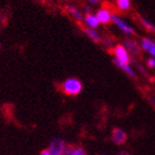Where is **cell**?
Here are the masks:
<instances>
[{
  "label": "cell",
  "mask_w": 155,
  "mask_h": 155,
  "mask_svg": "<svg viewBox=\"0 0 155 155\" xmlns=\"http://www.w3.org/2000/svg\"><path fill=\"white\" fill-rule=\"evenodd\" d=\"M60 89L65 95L77 97V95H79L81 93V91L83 89V84H82L80 79L72 77L65 79L60 85Z\"/></svg>",
  "instance_id": "cell-1"
},
{
  "label": "cell",
  "mask_w": 155,
  "mask_h": 155,
  "mask_svg": "<svg viewBox=\"0 0 155 155\" xmlns=\"http://www.w3.org/2000/svg\"><path fill=\"white\" fill-rule=\"evenodd\" d=\"M111 52L114 57V60H116V61H120L122 63H127V64H130L132 61V57L129 53V51L126 50L124 45L116 43V45H113V48L111 49Z\"/></svg>",
  "instance_id": "cell-2"
},
{
  "label": "cell",
  "mask_w": 155,
  "mask_h": 155,
  "mask_svg": "<svg viewBox=\"0 0 155 155\" xmlns=\"http://www.w3.org/2000/svg\"><path fill=\"white\" fill-rule=\"evenodd\" d=\"M112 23H113L114 26H115L116 28H117V29L123 33V35H125V36L133 37L134 35H135V30H134V28H133L131 25H129V23L126 22L122 17L119 16L117 13H114L113 15Z\"/></svg>",
  "instance_id": "cell-3"
},
{
  "label": "cell",
  "mask_w": 155,
  "mask_h": 155,
  "mask_svg": "<svg viewBox=\"0 0 155 155\" xmlns=\"http://www.w3.org/2000/svg\"><path fill=\"white\" fill-rule=\"evenodd\" d=\"M114 13L115 12L112 10L111 7L102 6L101 8H99V9L97 10L95 16H97L100 25H104V26H107V25L112 23V18H113Z\"/></svg>",
  "instance_id": "cell-4"
},
{
  "label": "cell",
  "mask_w": 155,
  "mask_h": 155,
  "mask_svg": "<svg viewBox=\"0 0 155 155\" xmlns=\"http://www.w3.org/2000/svg\"><path fill=\"white\" fill-rule=\"evenodd\" d=\"M68 147V144L60 137H54L49 143L48 150L54 155H63L65 150Z\"/></svg>",
  "instance_id": "cell-5"
},
{
  "label": "cell",
  "mask_w": 155,
  "mask_h": 155,
  "mask_svg": "<svg viewBox=\"0 0 155 155\" xmlns=\"http://www.w3.org/2000/svg\"><path fill=\"white\" fill-rule=\"evenodd\" d=\"M124 47L126 48V50L129 51V53L131 54V57H141V52H142V49H141V45L136 40L131 38H126L124 40Z\"/></svg>",
  "instance_id": "cell-6"
},
{
  "label": "cell",
  "mask_w": 155,
  "mask_h": 155,
  "mask_svg": "<svg viewBox=\"0 0 155 155\" xmlns=\"http://www.w3.org/2000/svg\"><path fill=\"white\" fill-rule=\"evenodd\" d=\"M111 140L115 145H123L127 141V134L121 127H114L111 132Z\"/></svg>",
  "instance_id": "cell-7"
},
{
  "label": "cell",
  "mask_w": 155,
  "mask_h": 155,
  "mask_svg": "<svg viewBox=\"0 0 155 155\" xmlns=\"http://www.w3.org/2000/svg\"><path fill=\"white\" fill-rule=\"evenodd\" d=\"M83 25H84V28H91V29H97L101 26L94 12L84 15Z\"/></svg>",
  "instance_id": "cell-8"
},
{
  "label": "cell",
  "mask_w": 155,
  "mask_h": 155,
  "mask_svg": "<svg viewBox=\"0 0 155 155\" xmlns=\"http://www.w3.org/2000/svg\"><path fill=\"white\" fill-rule=\"evenodd\" d=\"M65 8H67V11H68L69 16L71 17V18H73L75 21L83 22V18H84L83 11H81L78 7L73 6V5H67Z\"/></svg>",
  "instance_id": "cell-9"
},
{
  "label": "cell",
  "mask_w": 155,
  "mask_h": 155,
  "mask_svg": "<svg viewBox=\"0 0 155 155\" xmlns=\"http://www.w3.org/2000/svg\"><path fill=\"white\" fill-rule=\"evenodd\" d=\"M83 31H84V33H85V36L90 39V40H92L93 42H95V43H100V42H102V40H103V38L101 36V33L97 31V29L84 28Z\"/></svg>",
  "instance_id": "cell-10"
},
{
  "label": "cell",
  "mask_w": 155,
  "mask_h": 155,
  "mask_svg": "<svg viewBox=\"0 0 155 155\" xmlns=\"http://www.w3.org/2000/svg\"><path fill=\"white\" fill-rule=\"evenodd\" d=\"M113 62H114V64H115L119 69H121L126 75H129V77H131V78H135V72H134V69L131 67V64L122 63V62L116 61V60H114V59H113Z\"/></svg>",
  "instance_id": "cell-11"
},
{
  "label": "cell",
  "mask_w": 155,
  "mask_h": 155,
  "mask_svg": "<svg viewBox=\"0 0 155 155\" xmlns=\"http://www.w3.org/2000/svg\"><path fill=\"white\" fill-rule=\"evenodd\" d=\"M63 155H87L85 150L78 145H68Z\"/></svg>",
  "instance_id": "cell-12"
},
{
  "label": "cell",
  "mask_w": 155,
  "mask_h": 155,
  "mask_svg": "<svg viewBox=\"0 0 155 155\" xmlns=\"http://www.w3.org/2000/svg\"><path fill=\"white\" fill-rule=\"evenodd\" d=\"M139 22H140V25H141V26L146 30V31L155 33V25L154 23H152L151 21H149L147 19L143 18V17H139Z\"/></svg>",
  "instance_id": "cell-13"
},
{
  "label": "cell",
  "mask_w": 155,
  "mask_h": 155,
  "mask_svg": "<svg viewBox=\"0 0 155 155\" xmlns=\"http://www.w3.org/2000/svg\"><path fill=\"white\" fill-rule=\"evenodd\" d=\"M153 45H154V41H153L152 39H150L149 37H143L141 39V41H140V45H141V49H142L143 51L150 52Z\"/></svg>",
  "instance_id": "cell-14"
},
{
  "label": "cell",
  "mask_w": 155,
  "mask_h": 155,
  "mask_svg": "<svg viewBox=\"0 0 155 155\" xmlns=\"http://www.w3.org/2000/svg\"><path fill=\"white\" fill-rule=\"evenodd\" d=\"M116 9L119 11H127L131 9V0H115Z\"/></svg>",
  "instance_id": "cell-15"
},
{
  "label": "cell",
  "mask_w": 155,
  "mask_h": 155,
  "mask_svg": "<svg viewBox=\"0 0 155 155\" xmlns=\"http://www.w3.org/2000/svg\"><path fill=\"white\" fill-rule=\"evenodd\" d=\"M146 65L149 67L150 69H154L155 68V58H149L147 61H146Z\"/></svg>",
  "instance_id": "cell-16"
},
{
  "label": "cell",
  "mask_w": 155,
  "mask_h": 155,
  "mask_svg": "<svg viewBox=\"0 0 155 155\" xmlns=\"http://www.w3.org/2000/svg\"><path fill=\"white\" fill-rule=\"evenodd\" d=\"M87 2L90 6H99L101 2V0H87Z\"/></svg>",
  "instance_id": "cell-17"
},
{
  "label": "cell",
  "mask_w": 155,
  "mask_h": 155,
  "mask_svg": "<svg viewBox=\"0 0 155 155\" xmlns=\"http://www.w3.org/2000/svg\"><path fill=\"white\" fill-rule=\"evenodd\" d=\"M83 12H84V15H87V13H92V9H91V7H85L83 9Z\"/></svg>",
  "instance_id": "cell-18"
},
{
  "label": "cell",
  "mask_w": 155,
  "mask_h": 155,
  "mask_svg": "<svg viewBox=\"0 0 155 155\" xmlns=\"http://www.w3.org/2000/svg\"><path fill=\"white\" fill-rule=\"evenodd\" d=\"M40 155H54V154H52V153L47 149V150H43V151L40 153Z\"/></svg>",
  "instance_id": "cell-19"
},
{
  "label": "cell",
  "mask_w": 155,
  "mask_h": 155,
  "mask_svg": "<svg viewBox=\"0 0 155 155\" xmlns=\"http://www.w3.org/2000/svg\"><path fill=\"white\" fill-rule=\"evenodd\" d=\"M150 54L152 55L153 58H155V42H154V45H153L152 49H151V50H150Z\"/></svg>",
  "instance_id": "cell-20"
},
{
  "label": "cell",
  "mask_w": 155,
  "mask_h": 155,
  "mask_svg": "<svg viewBox=\"0 0 155 155\" xmlns=\"http://www.w3.org/2000/svg\"><path fill=\"white\" fill-rule=\"evenodd\" d=\"M117 155H130V154L127 152H121L120 154H117Z\"/></svg>",
  "instance_id": "cell-21"
},
{
  "label": "cell",
  "mask_w": 155,
  "mask_h": 155,
  "mask_svg": "<svg viewBox=\"0 0 155 155\" xmlns=\"http://www.w3.org/2000/svg\"><path fill=\"white\" fill-rule=\"evenodd\" d=\"M151 102H152V104H153V107H155V97H153L152 100H151Z\"/></svg>",
  "instance_id": "cell-22"
},
{
  "label": "cell",
  "mask_w": 155,
  "mask_h": 155,
  "mask_svg": "<svg viewBox=\"0 0 155 155\" xmlns=\"http://www.w3.org/2000/svg\"><path fill=\"white\" fill-rule=\"evenodd\" d=\"M0 50H1V45H0Z\"/></svg>",
  "instance_id": "cell-23"
}]
</instances>
